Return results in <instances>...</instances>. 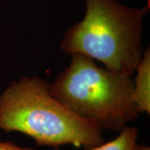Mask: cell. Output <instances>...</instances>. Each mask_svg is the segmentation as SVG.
Returning a JSON list of instances; mask_svg holds the SVG:
<instances>
[{"label":"cell","instance_id":"1","mask_svg":"<svg viewBox=\"0 0 150 150\" xmlns=\"http://www.w3.org/2000/svg\"><path fill=\"white\" fill-rule=\"evenodd\" d=\"M0 129L54 149L71 144L88 150L104 143L102 131L52 96L48 82L38 76L13 82L1 95Z\"/></svg>","mask_w":150,"mask_h":150},{"label":"cell","instance_id":"2","mask_svg":"<svg viewBox=\"0 0 150 150\" xmlns=\"http://www.w3.org/2000/svg\"><path fill=\"white\" fill-rule=\"evenodd\" d=\"M83 20L66 31L61 47L103 63L110 72L130 76L143 53L142 23L149 10L126 6L116 0H86Z\"/></svg>","mask_w":150,"mask_h":150},{"label":"cell","instance_id":"3","mask_svg":"<svg viewBox=\"0 0 150 150\" xmlns=\"http://www.w3.org/2000/svg\"><path fill=\"white\" fill-rule=\"evenodd\" d=\"M54 97L101 131L120 132L138 117L133 100L134 82L98 66L81 54H72L70 64L49 83Z\"/></svg>","mask_w":150,"mask_h":150},{"label":"cell","instance_id":"4","mask_svg":"<svg viewBox=\"0 0 150 150\" xmlns=\"http://www.w3.org/2000/svg\"><path fill=\"white\" fill-rule=\"evenodd\" d=\"M135 72L133 100L139 112L150 113V51L146 50Z\"/></svg>","mask_w":150,"mask_h":150},{"label":"cell","instance_id":"5","mask_svg":"<svg viewBox=\"0 0 150 150\" xmlns=\"http://www.w3.org/2000/svg\"><path fill=\"white\" fill-rule=\"evenodd\" d=\"M138 135V129L136 127H126L115 139L88 150H134Z\"/></svg>","mask_w":150,"mask_h":150},{"label":"cell","instance_id":"6","mask_svg":"<svg viewBox=\"0 0 150 150\" xmlns=\"http://www.w3.org/2000/svg\"><path fill=\"white\" fill-rule=\"evenodd\" d=\"M0 150H35L30 148H22L11 142H0Z\"/></svg>","mask_w":150,"mask_h":150},{"label":"cell","instance_id":"7","mask_svg":"<svg viewBox=\"0 0 150 150\" xmlns=\"http://www.w3.org/2000/svg\"><path fill=\"white\" fill-rule=\"evenodd\" d=\"M134 150H150V148L149 146L137 145L136 144Z\"/></svg>","mask_w":150,"mask_h":150},{"label":"cell","instance_id":"8","mask_svg":"<svg viewBox=\"0 0 150 150\" xmlns=\"http://www.w3.org/2000/svg\"><path fill=\"white\" fill-rule=\"evenodd\" d=\"M147 6L148 8H150V0H147Z\"/></svg>","mask_w":150,"mask_h":150}]
</instances>
